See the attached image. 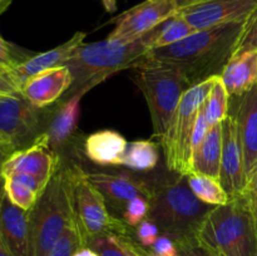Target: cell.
<instances>
[{"label":"cell","instance_id":"cell-1","mask_svg":"<svg viewBox=\"0 0 257 256\" xmlns=\"http://www.w3.org/2000/svg\"><path fill=\"white\" fill-rule=\"evenodd\" d=\"M245 22L197 30L175 44L155 48L146 58L176 65L191 85L220 77L235 53Z\"/></svg>","mask_w":257,"mask_h":256},{"label":"cell","instance_id":"cell-2","mask_svg":"<svg viewBox=\"0 0 257 256\" xmlns=\"http://www.w3.org/2000/svg\"><path fill=\"white\" fill-rule=\"evenodd\" d=\"M161 28L162 24L145 37L130 43L109 39L89 44L83 43L64 64L73 75V84L67 97L78 92H89L110 75L135 67L153 49Z\"/></svg>","mask_w":257,"mask_h":256},{"label":"cell","instance_id":"cell-3","mask_svg":"<svg viewBox=\"0 0 257 256\" xmlns=\"http://www.w3.org/2000/svg\"><path fill=\"white\" fill-rule=\"evenodd\" d=\"M215 206L202 202L191 191L186 176L153 186L148 218L172 238L178 250L198 245V233Z\"/></svg>","mask_w":257,"mask_h":256},{"label":"cell","instance_id":"cell-4","mask_svg":"<svg viewBox=\"0 0 257 256\" xmlns=\"http://www.w3.org/2000/svg\"><path fill=\"white\" fill-rule=\"evenodd\" d=\"M198 245L215 256H255L257 222L245 195L210 211L198 233Z\"/></svg>","mask_w":257,"mask_h":256},{"label":"cell","instance_id":"cell-5","mask_svg":"<svg viewBox=\"0 0 257 256\" xmlns=\"http://www.w3.org/2000/svg\"><path fill=\"white\" fill-rule=\"evenodd\" d=\"M68 167L60 165L28 211L30 256H48L68 226L73 225Z\"/></svg>","mask_w":257,"mask_h":256},{"label":"cell","instance_id":"cell-6","mask_svg":"<svg viewBox=\"0 0 257 256\" xmlns=\"http://www.w3.org/2000/svg\"><path fill=\"white\" fill-rule=\"evenodd\" d=\"M133 68L137 72L136 83L147 102L153 136L161 140L183 94L192 85L185 74L171 63L145 57Z\"/></svg>","mask_w":257,"mask_h":256},{"label":"cell","instance_id":"cell-7","mask_svg":"<svg viewBox=\"0 0 257 256\" xmlns=\"http://www.w3.org/2000/svg\"><path fill=\"white\" fill-rule=\"evenodd\" d=\"M69 178L73 222L84 246L102 235L130 236V226L108 211L104 196L88 178L87 172L78 166H67Z\"/></svg>","mask_w":257,"mask_h":256},{"label":"cell","instance_id":"cell-8","mask_svg":"<svg viewBox=\"0 0 257 256\" xmlns=\"http://www.w3.org/2000/svg\"><path fill=\"white\" fill-rule=\"evenodd\" d=\"M216 78L192 85L183 94L165 136L160 140L166 165L171 172L181 176L192 173V137L201 107L205 103Z\"/></svg>","mask_w":257,"mask_h":256},{"label":"cell","instance_id":"cell-9","mask_svg":"<svg viewBox=\"0 0 257 256\" xmlns=\"http://www.w3.org/2000/svg\"><path fill=\"white\" fill-rule=\"evenodd\" d=\"M42 110L22 93L0 95V140L15 151L32 146L44 130Z\"/></svg>","mask_w":257,"mask_h":256},{"label":"cell","instance_id":"cell-10","mask_svg":"<svg viewBox=\"0 0 257 256\" xmlns=\"http://www.w3.org/2000/svg\"><path fill=\"white\" fill-rule=\"evenodd\" d=\"M177 12L175 0H146L112 20L115 24L114 29L107 39L135 42L167 22Z\"/></svg>","mask_w":257,"mask_h":256},{"label":"cell","instance_id":"cell-11","mask_svg":"<svg viewBox=\"0 0 257 256\" xmlns=\"http://www.w3.org/2000/svg\"><path fill=\"white\" fill-rule=\"evenodd\" d=\"M256 7L257 0H203L177 13L196 30H202L245 22Z\"/></svg>","mask_w":257,"mask_h":256},{"label":"cell","instance_id":"cell-12","mask_svg":"<svg viewBox=\"0 0 257 256\" xmlns=\"http://www.w3.org/2000/svg\"><path fill=\"white\" fill-rule=\"evenodd\" d=\"M220 182L230 200H235L242 196L247 185L243 152L233 114H228L222 122V157H221Z\"/></svg>","mask_w":257,"mask_h":256},{"label":"cell","instance_id":"cell-13","mask_svg":"<svg viewBox=\"0 0 257 256\" xmlns=\"http://www.w3.org/2000/svg\"><path fill=\"white\" fill-rule=\"evenodd\" d=\"M60 165L59 155L53 152L42 141L37 140L29 147L12 153L3 165L2 173L4 177L15 173H27L48 185Z\"/></svg>","mask_w":257,"mask_h":256},{"label":"cell","instance_id":"cell-14","mask_svg":"<svg viewBox=\"0 0 257 256\" xmlns=\"http://www.w3.org/2000/svg\"><path fill=\"white\" fill-rule=\"evenodd\" d=\"M87 176L104 196L108 205L120 211L136 197H146L150 200L155 186L130 173L87 172Z\"/></svg>","mask_w":257,"mask_h":256},{"label":"cell","instance_id":"cell-15","mask_svg":"<svg viewBox=\"0 0 257 256\" xmlns=\"http://www.w3.org/2000/svg\"><path fill=\"white\" fill-rule=\"evenodd\" d=\"M85 37H87L85 33L77 32L69 40H67L63 44L47 50V52L30 55L24 62H22L17 67L13 68L10 72H8L7 77L20 92L22 85L33 75H37L44 70L52 69V68L64 65L82 47Z\"/></svg>","mask_w":257,"mask_h":256},{"label":"cell","instance_id":"cell-16","mask_svg":"<svg viewBox=\"0 0 257 256\" xmlns=\"http://www.w3.org/2000/svg\"><path fill=\"white\" fill-rule=\"evenodd\" d=\"M72 84L73 75L69 68L60 65L33 75L22 85L20 93L34 107L44 109L63 97Z\"/></svg>","mask_w":257,"mask_h":256},{"label":"cell","instance_id":"cell-17","mask_svg":"<svg viewBox=\"0 0 257 256\" xmlns=\"http://www.w3.org/2000/svg\"><path fill=\"white\" fill-rule=\"evenodd\" d=\"M85 92H78L68 95L58 105L42 135L38 137L53 152L58 153L74 138L80 117V102Z\"/></svg>","mask_w":257,"mask_h":256},{"label":"cell","instance_id":"cell-18","mask_svg":"<svg viewBox=\"0 0 257 256\" xmlns=\"http://www.w3.org/2000/svg\"><path fill=\"white\" fill-rule=\"evenodd\" d=\"M238 138L243 152L246 181L257 170V84L237 98L235 112Z\"/></svg>","mask_w":257,"mask_h":256},{"label":"cell","instance_id":"cell-19","mask_svg":"<svg viewBox=\"0 0 257 256\" xmlns=\"http://www.w3.org/2000/svg\"><path fill=\"white\" fill-rule=\"evenodd\" d=\"M0 240L12 256H30L28 212L15 206L5 192L0 200Z\"/></svg>","mask_w":257,"mask_h":256},{"label":"cell","instance_id":"cell-20","mask_svg":"<svg viewBox=\"0 0 257 256\" xmlns=\"http://www.w3.org/2000/svg\"><path fill=\"white\" fill-rule=\"evenodd\" d=\"M127 140L117 131L103 130L92 133L84 140L85 157L99 166H122Z\"/></svg>","mask_w":257,"mask_h":256},{"label":"cell","instance_id":"cell-21","mask_svg":"<svg viewBox=\"0 0 257 256\" xmlns=\"http://www.w3.org/2000/svg\"><path fill=\"white\" fill-rule=\"evenodd\" d=\"M230 97L238 98L257 84V52L233 55L221 73Z\"/></svg>","mask_w":257,"mask_h":256},{"label":"cell","instance_id":"cell-22","mask_svg":"<svg viewBox=\"0 0 257 256\" xmlns=\"http://www.w3.org/2000/svg\"><path fill=\"white\" fill-rule=\"evenodd\" d=\"M222 157V123L212 125L200 147L192 155V172L220 180Z\"/></svg>","mask_w":257,"mask_h":256},{"label":"cell","instance_id":"cell-23","mask_svg":"<svg viewBox=\"0 0 257 256\" xmlns=\"http://www.w3.org/2000/svg\"><path fill=\"white\" fill-rule=\"evenodd\" d=\"M160 153L158 146L151 140H141L130 142L122 158V166L138 172H148L156 168Z\"/></svg>","mask_w":257,"mask_h":256},{"label":"cell","instance_id":"cell-24","mask_svg":"<svg viewBox=\"0 0 257 256\" xmlns=\"http://www.w3.org/2000/svg\"><path fill=\"white\" fill-rule=\"evenodd\" d=\"M186 177L191 191L202 202L211 206H221L226 205L230 201V197L218 178L196 172L190 173Z\"/></svg>","mask_w":257,"mask_h":256},{"label":"cell","instance_id":"cell-25","mask_svg":"<svg viewBox=\"0 0 257 256\" xmlns=\"http://www.w3.org/2000/svg\"><path fill=\"white\" fill-rule=\"evenodd\" d=\"M228 99H230V95H228L227 89L221 77H217L205 103L202 104L203 114L211 127L222 123L226 119L228 115Z\"/></svg>","mask_w":257,"mask_h":256},{"label":"cell","instance_id":"cell-26","mask_svg":"<svg viewBox=\"0 0 257 256\" xmlns=\"http://www.w3.org/2000/svg\"><path fill=\"white\" fill-rule=\"evenodd\" d=\"M197 30L192 25L188 24L178 13H176L172 18H170L167 22L162 24V28H161V32L158 34L153 49L175 44V43L195 34Z\"/></svg>","mask_w":257,"mask_h":256},{"label":"cell","instance_id":"cell-27","mask_svg":"<svg viewBox=\"0 0 257 256\" xmlns=\"http://www.w3.org/2000/svg\"><path fill=\"white\" fill-rule=\"evenodd\" d=\"M5 193L9 200L24 211H29L37 202L40 193L15 177H4Z\"/></svg>","mask_w":257,"mask_h":256},{"label":"cell","instance_id":"cell-28","mask_svg":"<svg viewBox=\"0 0 257 256\" xmlns=\"http://www.w3.org/2000/svg\"><path fill=\"white\" fill-rule=\"evenodd\" d=\"M82 246H84V243L73 223L65 228L63 235L60 236L48 256H72Z\"/></svg>","mask_w":257,"mask_h":256},{"label":"cell","instance_id":"cell-29","mask_svg":"<svg viewBox=\"0 0 257 256\" xmlns=\"http://www.w3.org/2000/svg\"><path fill=\"white\" fill-rule=\"evenodd\" d=\"M247 52H257V7L246 19L233 55Z\"/></svg>","mask_w":257,"mask_h":256},{"label":"cell","instance_id":"cell-30","mask_svg":"<svg viewBox=\"0 0 257 256\" xmlns=\"http://www.w3.org/2000/svg\"><path fill=\"white\" fill-rule=\"evenodd\" d=\"M150 212V200L146 197H136L124 206L122 211L123 221L130 227H137Z\"/></svg>","mask_w":257,"mask_h":256},{"label":"cell","instance_id":"cell-31","mask_svg":"<svg viewBox=\"0 0 257 256\" xmlns=\"http://www.w3.org/2000/svg\"><path fill=\"white\" fill-rule=\"evenodd\" d=\"M88 246L94 248L99 256H127L119 235L109 233L93 238Z\"/></svg>","mask_w":257,"mask_h":256},{"label":"cell","instance_id":"cell-32","mask_svg":"<svg viewBox=\"0 0 257 256\" xmlns=\"http://www.w3.org/2000/svg\"><path fill=\"white\" fill-rule=\"evenodd\" d=\"M27 58L29 57H24L17 47L10 44L0 35V72L7 74L13 68L24 62Z\"/></svg>","mask_w":257,"mask_h":256},{"label":"cell","instance_id":"cell-33","mask_svg":"<svg viewBox=\"0 0 257 256\" xmlns=\"http://www.w3.org/2000/svg\"><path fill=\"white\" fill-rule=\"evenodd\" d=\"M161 231L158 226L150 218H145L140 225L136 227V237L141 243L142 247L150 248L156 242L157 237L160 236Z\"/></svg>","mask_w":257,"mask_h":256},{"label":"cell","instance_id":"cell-34","mask_svg":"<svg viewBox=\"0 0 257 256\" xmlns=\"http://www.w3.org/2000/svg\"><path fill=\"white\" fill-rule=\"evenodd\" d=\"M148 256H178L177 245L171 237H168L165 233H160L156 242L147 251Z\"/></svg>","mask_w":257,"mask_h":256},{"label":"cell","instance_id":"cell-35","mask_svg":"<svg viewBox=\"0 0 257 256\" xmlns=\"http://www.w3.org/2000/svg\"><path fill=\"white\" fill-rule=\"evenodd\" d=\"M243 195H245L246 200H247L251 212H252L253 217H255L257 222V170L256 172L253 173L252 177L250 178L247 185H246Z\"/></svg>","mask_w":257,"mask_h":256},{"label":"cell","instance_id":"cell-36","mask_svg":"<svg viewBox=\"0 0 257 256\" xmlns=\"http://www.w3.org/2000/svg\"><path fill=\"white\" fill-rule=\"evenodd\" d=\"M123 248L127 256H148V252L137 245L130 236H120Z\"/></svg>","mask_w":257,"mask_h":256},{"label":"cell","instance_id":"cell-37","mask_svg":"<svg viewBox=\"0 0 257 256\" xmlns=\"http://www.w3.org/2000/svg\"><path fill=\"white\" fill-rule=\"evenodd\" d=\"M180 253L178 256H215L201 245H192L188 246V247L180 248Z\"/></svg>","mask_w":257,"mask_h":256},{"label":"cell","instance_id":"cell-38","mask_svg":"<svg viewBox=\"0 0 257 256\" xmlns=\"http://www.w3.org/2000/svg\"><path fill=\"white\" fill-rule=\"evenodd\" d=\"M14 93H20L17 88L14 87L7 74L0 72V94H14Z\"/></svg>","mask_w":257,"mask_h":256},{"label":"cell","instance_id":"cell-39","mask_svg":"<svg viewBox=\"0 0 257 256\" xmlns=\"http://www.w3.org/2000/svg\"><path fill=\"white\" fill-rule=\"evenodd\" d=\"M14 152H15V150L9 145V143H7L5 141L0 140V171H2V167H3V165H4L5 161H7L8 158L12 156V153H14Z\"/></svg>","mask_w":257,"mask_h":256},{"label":"cell","instance_id":"cell-40","mask_svg":"<svg viewBox=\"0 0 257 256\" xmlns=\"http://www.w3.org/2000/svg\"><path fill=\"white\" fill-rule=\"evenodd\" d=\"M72 256H99L97 251L94 248L89 247V246H82V247L78 248Z\"/></svg>","mask_w":257,"mask_h":256},{"label":"cell","instance_id":"cell-41","mask_svg":"<svg viewBox=\"0 0 257 256\" xmlns=\"http://www.w3.org/2000/svg\"><path fill=\"white\" fill-rule=\"evenodd\" d=\"M103 8L107 13L112 14V13L117 12V0H100Z\"/></svg>","mask_w":257,"mask_h":256},{"label":"cell","instance_id":"cell-42","mask_svg":"<svg viewBox=\"0 0 257 256\" xmlns=\"http://www.w3.org/2000/svg\"><path fill=\"white\" fill-rule=\"evenodd\" d=\"M203 2V0H175L176 7H177V10L183 9L186 7H190V5L197 4V3Z\"/></svg>","mask_w":257,"mask_h":256},{"label":"cell","instance_id":"cell-43","mask_svg":"<svg viewBox=\"0 0 257 256\" xmlns=\"http://www.w3.org/2000/svg\"><path fill=\"white\" fill-rule=\"evenodd\" d=\"M4 183H5V178H4V176H3L2 171H0V200H2L3 195H4V192H5Z\"/></svg>","mask_w":257,"mask_h":256},{"label":"cell","instance_id":"cell-44","mask_svg":"<svg viewBox=\"0 0 257 256\" xmlns=\"http://www.w3.org/2000/svg\"><path fill=\"white\" fill-rule=\"evenodd\" d=\"M0 256H12L2 240H0Z\"/></svg>","mask_w":257,"mask_h":256},{"label":"cell","instance_id":"cell-45","mask_svg":"<svg viewBox=\"0 0 257 256\" xmlns=\"http://www.w3.org/2000/svg\"><path fill=\"white\" fill-rule=\"evenodd\" d=\"M8 2H9V0H0V12H2L3 9H5V5L8 4Z\"/></svg>","mask_w":257,"mask_h":256},{"label":"cell","instance_id":"cell-46","mask_svg":"<svg viewBox=\"0 0 257 256\" xmlns=\"http://www.w3.org/2000/svg\"><path fill=\"white\" fill-rule=\"evenodd\" d=\"M255 256H257V250H256V253H255Z\"/></svg>","mask_w":257,"mask_h":256},{"label":"cell","instance_id":"cell-47","mask_svg":"<svg viewBox=\"0 0 257 256\" xmlns=\"http://www.w3.org/2000/svg\"><path fill=\"white\" fill-rule=\"evenodd\" d=\"M0 95H2V94H0Z\"/></svg>","mask_w":257,"mask_h":256}]
</instances>
